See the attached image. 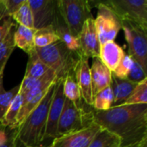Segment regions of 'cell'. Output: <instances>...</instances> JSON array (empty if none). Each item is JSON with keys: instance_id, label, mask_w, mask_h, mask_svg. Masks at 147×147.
<instances>
[{"instance_id": "cell-9", "label": "cell", "mask_w": 147, "mask_h": 147, "mask_svg": "<svg viewBox=\"0 0 147 147\" xmlns=\"http://www.w3.org/2000/svg\"><path fill=\"white\" fill-rule=\"evenodd\" d=\"M65 100V97L63 93V79L59 78L55 83V87L47 114L44 140L51 139L53 140L57 137L58 122L63 109Z\"/></svg>"}, {"instance_id": "cell-15", "label": "cell", "mask_w": 147, "mask_h": 147, "mask_svg": "<svg viewBox=\"0 0 147 147\" xmlns=\"http://www.w3.org/2000/svg\"><path fill=\"white\" fill-rule=\"evenodd\" d=\"M93 94L110 86L112 72L97 57L93 59V64L90 68Z\"/></svg>"}, {"instance_id": "cell-2", "label": "cell", "mask_w": 147, "mask_h": 147, "mask_svg": "<svg viewBox=\"0 0 147 147\" xmlns=\"http://www.w3.org/2000/svg\"><path fill=\"white\" fill-rule=\"evenodd\" d=\"M56 80L48 88L46 95L38 106L32 110L15 129L18 144H21L24 147H38L44 141L47 114Z\"/></svg>"}, {"instance_id": "cell-10", "label": "cell", "mask_w": 147, "mask_h": 147, "mask_svg": "<svg viewBox=\"0 0 147 147\" xmlns=\"http://www.w3.org/2000/svg\"><path fill=\"white\" fill-rule=\"evenodd\" d=\"M33 14L34 28L53 27L58 12L57 0H28Z\"/></svg>"}, {"instance_id": "cell-25", "label": "cell", "mask_w": 147, "mask_h": 147, "mask_svg": "<svg viewBox=\"0 0 147 147\" xmlns=\"http://www.w3.org/2000/svg\"><path fill=\"white\" fill-rule=\"evenodd\" d=\"M15 29L16 25L9 30L5 39L0 43V73L4 71L6 63L16 47L14 44Z\"/></svg>"}, {"instance_id": "cell-6", "label": "cell", "mask_w": 147, "mask_h": 147, "mask_svg": "<svg viewBox=\"0 0 147 147\" xmlns=\"http://www.w3.org/2000/svg\"><path fill=\"white\" fill-rule=\"evenodd\" d=\"M126 40L128 45V55L137 61L143 69L147 71V30L140 25L129 22L121 21Z\"/></svg>"}, {"instance_id": "cell-14", "label": "cell", "mask_w": 147, "mask_h": 147, "mask_svg": "<svg viewBox=\"0 0 147 147\" xmlns=\"http://www.w3.org/2000/svg\"><path fill=\"white\" fill-rule=\"evenodd\" d=\"M123 48L115 40L100 45L99 56L101 61L113 72L125 56Z\"/></svg>"}, {"instance_id": "cell-29", "label": "cell", "mask_w": 147, "mask_h": 147, "mask_svg": "<svg viewBox=\"0 0 147 147\" xmlns=\"http://www.w3.org/2000/svg\"><path fill=\"white\" fill-rule=\"evenodd\" d=\"M133 63H134V59L130 55L126 53L123 59H121V61L120 62V64L118 65V66L112 73H114L116 77L120 78H127L133 66Z\"/></svg>"}, {"instance_id": "cell-22", "label": "cell", "mask_w": 147, "mask_h": 147, "mask_svg": "<svg viewBox=\"0 0 147 147\" xmlns=\"http://www.w3.org/2000/svg\"><path fill=\"white\" fill-rule=\"evenodd\" d=\"M114 106V95L110 86L94 95L92 109L96 111H105Z\"/></svg>"}, {"instance_id": "cell-1", "label": "cell", "mask_w": 147, "mask_h": 147, "mask_svg": "<svg viewBox=\"0 0 147 147\" xmlns=\"http://www.w3.org/2000/svg\"><path fill=\"white\" fill-rule=\"evenodd\" d=\"M92 121L121 140V147L147 142V104H121L105 111L93 109Z\"/></svg>"}, {"instance_id": "cell-27", "label": "cell", "mask_w": 147, "mask_h": 147, "mask_svg": "<svg viewBox=\"0 0 147 147\" xmlns=\"http://www.w3.org/2000/svg\"><path fill=\"white\" fill-rule=\"evenodd\" d=\"M13 21L17 25H22L27 28H34V19L32 10L28 4V0H24L20 8L11 16Z\"/></svg>"}, {"instance_id": "cell-32", "label": "cell", "mask_w": 147, "mask_h": 147, "mask_svg": "<svg viewBox=\"0 0 147 147\" xmlns=\"http://www.w3.org/2000/svg\"><path fill=\"white\" fill-rule=\"evenodd\" d=\"M18 145L19 144L17 143V140H16V138L15 130H10L7 142L0 147H19Z\"/></svg>"}, {"instance_id": "cell-17", "label": "cell", "mask_w": 147, "mask_h": 147, "mask_svg": "<svg viewBox=\"0 0 147 147\" xmlns=\"http://www.w3.org/2000/svg\"><path fill=\"white\" fill-rule=\"evenodd\" d=\"M136 85V83L127 78H120L112 73L110 88L114 95V106L123 104L130 96Z\"/></svg>"}, {"instance_id": "cell-18", "label": "cell", "mask_w": 147, "mask_h": 147, "mask_svg": "<svg viewBox=\"0 0 147 147\" xmlns=\"http://www.w3.org/2000/svg\"><path fill=\"white\" fill-rule=\"evenodd\" d=\"M36 29L27 28L22 25H16V29L14 33V44L15 47L24 51L26 53L29 54L34 49V36Z\"/></svg>"}, {"instance_id": "cell-33", "label": "cell", "mask_w": 147, "mask_h": 147, "mask_svg": "<svg viewBox=\"0 0 147 147\" xmlns=\"http://www.w3.org/2000/svg\"><path fill=\"white\" fill-rule=\"evenodd\" d=\"M9 131H10V129H9L8 127H4L0 125V146H2L3 145H4L7 142L9 134Z\"/></svg>"}, {"instance_id": "cell-3", "label": "cell", "mask_w": 147, "mask_h": 147, "mask_svg": "<svg viewBox=\"0 0 147 147\" xmlns=\"http://www.w3.org/2000/svg\"><path fill=\"white\" fill-rule=\"evenodd\" d=\"M35 52L40 60L55 73L57 79H64L67 75L74 73L81 57L71 52L60 40L45 47H35Z\"/></svg>"}, {"instance_id": "cell-31", "label": "cell", "mask_w": 147, "mask_h": 147, "mask_svg": "<svg viewBox=\"0 0 147 147\" xmlns=\"http://www.w3.org/2000/svg\"><path fill=\"white\" fill-rule=\"evenodd\" d=\"M23 1L24 0H3V3L6 9L7 13L10 16H12V15L16 13L20 6L22 4Z\"/></svg>"}, {"instance_id": "cell-24", "label": "cell", "mask_w": 147, "mask_h": 147, "mask_svg": "<svg viewBox=\"0 0 147 147\" xmlns=\"http://www.w3.org/2000/svg\"><path fill=\"white\" fill-rule=\"evenodd\" d=\"M22 104V96L20 94V92H18L16 96L14 97L13 101L11 102L9 109H7L3 118L0 122V125L4 127H8L9 129L11 130L16 122V119L20 111Z\"/></svg>"}, {"instance_id": "cell-13", "label": "cell", "mask_w": 147, "mask_h": 147, "mask_svg": "<svg viewBox=\"0 0 147 147\" xmlns=\"http://www.w3.org/2000/svg\"><path fill=\"white\" fill-rule=\"evenodd\" d=\"M89 59L81 56L78 59L77 65L74 70V75L80 90L81 97L83 102L90 107H92L93 103V90H92V83L90 77Z\"/></svg>"}, {"instance_id": "cell-34", "label": "cell", "mask_w": 147, "mask_h": 147, "mask_svg": "<svg viewBox=\"0 0 147 147\" xmlns=\"http://www.w3.org/2000/svg\"><path fill=\"white\" fill-rule=\"evenodd\" d=\"M130 147H147V142L140 143V144H138V145H135V146H132Z\"/></svg>"}, {"instance_id": "cell-11", "label": "cell", "mask_w": 147, "mask_h": 147, "mask_svg": "<svg viewBox=\"0 0 147 147\" xmlns=\"http://www.w3.org/2000/svg\"><path fill=\"white\" fill-rule=\"evenodd\" d=\"M102 128L96 123L76 133L56 137L48 147H88Z\"/></svg>"}, {"instance_id": "cell-4", "label": "cell", "mask_w": 147, "mask_h": 147, "mask_svg": "<svg viewBox=\"0 0 147 147\" xmlns=\"http://www.w3.org/2000/svg\"><path fill=\"white\" fill-rule=\"evenodd\" d=\"M93 109L86 110L83 104H77L65 98L58 122L57 137L83 130L93 123Z\"/></svg>"}, {"instance_id": "cell-16", "label": "cell", "mask_w": 147, "mask_h": 147, "mask_svg": "<svg viewBox=\"0 0 147 147\" xmlns=\"http://www.w3.org/2000/svg\"><path fill=\"white\" fill-rule=\"evenodd\" d=\"M53 28H54V31L56 34L58 35L59 40L65 44V46L72 53L78 54V56H81L80 53V48L78 38H76L71 32L70 31L69 28L67 27L66 23L65 22L64 19L59 13L57 12L56 18L54 21V23L53 25Z\"/></svg>"}, {"instance_id": "cell-12", "label": "cell", "mask_w": 147, "mask_h": 147, "mask_svg": "<svg viewBox=\"0 0 147 147\" xmlns=\"http://www.w3.org/2000/svg\"><path fill=\"white\" fill-rule=\"evenodd\" d=\"M78 40L80 48L81 56L95 59L99 56L100 43L98 40L94 18H90L85 21L78 36Z\"/></svg>"}, {"instance_id": "cell-5", "label": "cell", "mask_w": 147, "mask_h": 147, "mask_svg": "<svg viewBox=\"0 0 147 147\" xmlns=\"http://www.w3.org/2000/svg\"><path fill=\"white\" fill-rule=\"evenodd\" d=\"M57 8L70 31L76 38H78L85 21L93 18L90 1L57 0Z\"/></svg>"}, {"instance_id": "cell-21", "label": "cell", "mask_w": 147, "mask_h": 147, "mask_svg": "<svg viewBox=\"0 0 147 147\" xmlns=\"http://www.w3.org/2000/svg\"><path fill=\"white\" fill-rule=\"evenodd\" d=\"M88 147H121V140L115 134L102 128Z\"/></svg>"}, {"instance_id": "cell-7", "label": "cell", "mask_w": 147, "mask_h": 147, "mask_svg": "<svg viewBox=\"0 0 147 147\" xmlns=\"http://www.w3.org/2000/svg\"><path fill=\"white\" fill-rule=\"evenodd\" d=\"M90 3L97 8V16L94 22L100 45L115 40L121 29V21L102 1Z\"/></svg>"}, {"instance_id": "cell-30", "label": "cell", "mask_w": 147, "mask_h": 147, "mask_svg": "<svg viewBox=\"0 0 147 147\" xmlns=\"http://www.w3.org/2000/svg\"><path fill=\"white\" fill-rule=\"evenodd\" d=\"M146 71L143 69V67L134 59V63H133V66L127 75V79L134 82V83H140L141 81H143L144 79H146Z\"/></svg>"}, {"instance_id": "cell-28", "label": "cell", "mask_w": 147, "mask_h": 147, "mask_svg": "<svg viewBox=\"0 0 147 147\" xmlns=\"http://www.w3.org/2000/svg\"><path fill=\"white\" fill-rule=\"evenodd\" d=\"M123 104H147V78L137 84Z\"/></svg>"}, {"instance_id": "cell-26", "label": "cell", "mask_w": 147, "mask_h": 147, "mask_svg": "<svg viewBox=\"0 0 147 147\" xmlns=\"http://www.w3.org/2000/svg\"><path fill=\"white\" fill-rule=\"evenodd\" d=\"M19 92V85L9 90H5L3 87V72L0 73V122L3 118L14 97Z\"/></svg>"}, {"instance_id": "cell-20", "label": "cell", "mask_w": 147, "mask_h": 147, "mask_svg": "<svg viewBox=\"0 0 147 147\" xmlns=\"http://www.w3.org/2000/svg\"><path fill=\"white\" fill-rule=\"evenodd\" d=\"M63 93L66 99L77 103H82V97L79 87L75 78L74 73L67 75L63 79Z\"/></svg>"}, {"instance_id": "cell-35", "label": "cell", "mask_w": 147, "mask_h": 147, "mask_svg": "<svg viewBox=\"0 0 147 147\" xmlns=\"http://www.w3.org/2000/svg\"><path fill=\"white\" fill-rule=\"evenodd\" d=\"M29 147H31V146H29Z\"/></svg>"}, {"instance_id": "cell-23", "label": "cell", "mask_w": 147, "mask_h": 147, "mask_svg": "<svg viewBox=\"0 0 147 147\" xmlns=\"http://www.w3.org/2000/svg\"><path fill=\"white\" fill-rule=\"evenodd\" d=\"M59 39L58 35L56 34L54 28L51 27H47L44 28L37 29L34 33V47L37 48H41L47 47L49 45H52L57 41H59Z\"/></svg>"}, {"instance_id": "cell-8", "label": "cell", "mask_w": 147, "mask_h": 147, "mask_svg": "<svg viewBox=\"0 0 147 147\" xmlns=\"http://www.w3.org/2000/svg\"><path fill=\"white\" fill-rule=\"evenodd\" d=\"M121 21H129L147 30V0L102 1Z\"/></svg>"}, {"instance_id": "cell-19", "label": "cell", "mask_w": 147, "mask_h": 147, "mask_svg": "<svg viewBox=\"0 0 147 147\" xmlns=\"http://www.w3.org/2000/svg\"><path fill=\"white\" fill-rule=\"evenodd\" d=\"M51 70L38 57L35 49L28 54L24 77L31 78H40L47 74Z\"/></svg>"}]
</instances>
